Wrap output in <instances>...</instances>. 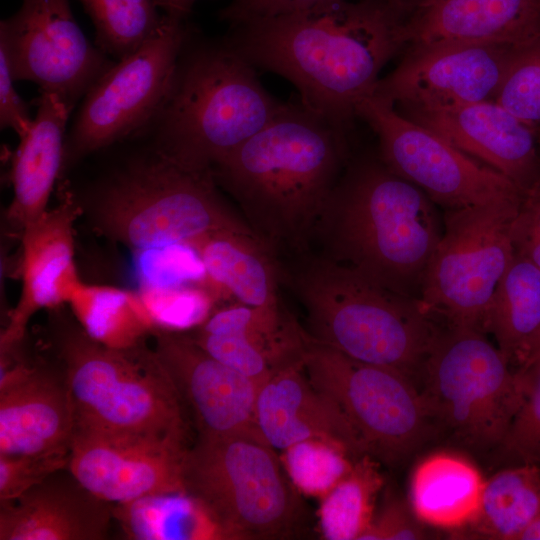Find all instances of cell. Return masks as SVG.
Wrapping results in <instances>:
<instances>
[{"instance_id":"2e32d148","label":"cell","mask_w":540,"mask_h":540,"mask_svg":"<svg viewBox=\"0 0 540 540\" xmlns=\"http://www.w3.org/2000/svg\"><path fill=\"white\" fill-rule=\"evenodd\" d=\"M187 441L75 430L68 469L93 494L111 503L184 490Z\"/></svg>"},{"instance_id":"9a60e30c","label":"cell","mask_w":540,"mask_h":540,"mask_svg":"<svg viewBox=\"0 0 540 540\" xmlns=\"http://www.w3.org/2000/svg\"><path fill=\"white\" fill-rule=\"evenodd\" d=\"M517 50L469 42L407 47L373 95L402 111L495 101Z\"/></svg>"},{"instance_id":"ac0fdd59","label":"cell","mask_w":540,"mask_h":540,"mask_svg":"<svg viewBox=\"0 0 540 540\" xmlns=\"http://www.w3.org/2000/svg\"><path fill=\"white\" fill-rule=\"evenodd\" d=\"M74 429L62 371L1 357L0 454H67Z\"/></svg>"},{"instance_id":"7dc6e473","label":"cell","mask_w":540,"mask_h":540,"mask_svg":"<svg viewBox=\"0 0 540 540\" xmlns=\"http://www.w3.org/2000/svg\"><path fill=\"white\" fill-rule=\"evenodd\" d=\"M536 134H537V140L540 146V128L536 130Z\"/></svg>"},{"instance_id":"3957f363","label":"cell","mask_w":540,"mask_h":540,"mask_svg":"<svg viewBox=\"0 0 540 540\" xmlns=\"http://www.w3.org/2000/svg\"><path fill=\"white\" fill-rule=\"evenodd\" d=\"M435 205L381 160L355 162L326 201L310 250L318 245L313 253L418 299L444 230Z\"/></svg>"},{"instance_id":"e575fe53","label":"cell","mask_w":540,"mask_h":540,"mask_svg":"<svg viewBox=\"0 0 540 540\" xmlns=\"http://www.w3.org/2000/svg\"><path fill=\"white\" fill-rule=\"evenodd\" d=\"M495 102L535 130L540 128V40L517 50Z\"/></svg>"},{"instance_id":"d4e9b609","label":"cell","mask_w":540,"mask_h":540,"mask_svg":"<svg viewBox=\"0 0 540 540\" xmlns=\"http://www.w3.org/2000/svg\"><path fill=\"white\" fill-rule=\"evenodd\" d=\"M72 108L58 95L42 92L29 131L13 155V199L9 216L21 231L48 209L64 160V136Z\"/></svg>"},{"instance_id":"44dd1931","label":"cell","mask_w":540,"mask_h":540,"mask_svg":"<svg viewBox=\"0 0 540 540\" xmlns=\"http://www.w3.org/2000/svg\"><path fill=\"white\" fill-rule=\"evenodd\" d=\"M189 337L259 385L299 361L309 339L285 308L265 310L238 302L208 316Z\"/></svg>"},{"instance_id":"7a4b0ae2","label":"cell","mask_w":540,"mask_h":540,"mask_svg":"<svg viewBox=\"0 0 540 540\" xmlns=\"http://www.w3.org/2000/svg\"><path fill=\"white\" fill-rule=\"evenodd\" d=\"M346 159L345 132L301 103L288 102L212 173L263 243L277 257H295L310 251Z\"/></svg>"},{"instance_id":"4316f807","label":"cell","mask_w":540,"mask_h":540,"mask_svg":"<svg viewBox=\"0 0 540 540\" xmlns=\"http://www.w3.org/2000/svg\"><path fill=\"white\" fill-rule=\"evenodd\" d=\"M485 481L464 457L432 454L412 474L411 509L421 523L459 533L476 519Z\"/></svg>"},{"instance_id":"d6a6232c","label":"cell","mask_w":540,"mask_h":540,"mask_svg":"<svg viewBox=\"0 0 540 540\" xmlns=\"http://www.w3.org/2000/svg\"><path fill=\"white\" fill-rule=\"evenodd\" d=\"M79 1L94 24L97 47L117 60L135 52L165 18L153 0Z\"/></svg>"},{"instance_id":"d6986e66","label":"cell","mask_w":540,"mask_h":540,"mask_svg":"<svg viewBox=\"0 0 540 540\" xmlns=\"http://www.w3.org/2000/svg\"><path fill=\"white\" fill-rule=\"evenodd\" d=\"M402 115L503 174L523 192L540 180L536 130L495 101L404 110Z\"/></svg>"},{"instance_id":"9c48e42d","label":"cell","mask_w":540,"mask_h":540,"mask_svg":"<svg viewBox=\"0 0 540 540\" xmlns=\"http://www.w3.org/2000/svg\"><path fill=\"white\" fill-rule=\"evenodd\" d=\"M420 379L432 420L479 448L502 444L525 397L524 372L471 328L442 329Z\"/></svg>"},{"instance_id":"b9f144b4","label":"cell","mask_w":540,"mask_h":540,"mask_svg":"<svg viewBox=\"0 0 540 540\" xmlns=\"http://www.w3.org/2000/svg\"><path fill=\"white\" fill-rule=\"evenodd\" d=\"M14 81L6 48L0 43V126L1 129H13L21 138L29 131L33 119L29 107L18 95Z\"/></svg>"},{"instance_id":"ffe728a7","label":"cell","mask_w":540,"mask_h":540,"mask_svg":"<svg viewBox=\"0 0 540 540\" xmlns=\"http://www.w3.org/2000/svg\"><path fill=\"white\" fill-rule=\"evenodd\" d=\"M81 206L63 188L56 206L47 209L21 231L22 288L9 323L1 334V352L15 349L23 339L31 317L44 308L68 300L82 282L74 261V222Z\"/></svg>"},{"instance_id":"5bb4252c","label":"cell","mask_w":540,"mask_h":540,"mask_svg":"<svg viewBox=\"0 0 540 540\" xmlns=\"http://www.w3.org/2000/svg\"><path fill=\"white\" fill-rule=\"evenodd\" d=\"M0 43L15 81H32L72 109L114 64L87 40L69 0H23L14 15L0 22Z\"/></svg>"},{"instance_id":"f546056e","label":"cell","mask_w":540,"mask_h":540,"mask_svg":"<svg viewBox=\"0 0 540 540\" xmlns=\"http://www.w3.org/2000/svg\"><path fill=\"white\" fill-rule=\"evenodd\" d=\"M540 514V466L525 463L499 471L485 481L476 519L460 535L521 540Z\"/></svg>"},{"instance_id":"ba28073f","label":"cell","mask_w":540,"mask_h":540,"mask_svg":"<svg viewBox=\"0 0 540 540\" xmlns=\"http://www.w3.org/2000/svg\"><path fill=\"white\" fill-rule=\"evenodd\" d=\"M283 468L261 434L198 435L184 457V490L226 540L284 539L294 534L301 506Z\"/></svg>"},{"instance_id":"603a6c76","label":"cell","mask_w":540,"mask_h":540,"mask_svg":"<svg viewBox=\"0 0 540 540\" xmlns=\"http://www.w3.org/2000/svg\"><path fill=\"white\" fill-rule=\"evenodd\" d=\"M407 47L487 43L521 49L540 40V0H424L404 25Z\"/></svg>"},{"instance_id":"836d02e7","label":"cell","mask_w":540,"mask_h":540,"mask_svg":"<svg viewBox=\"0 0 540 540\" xmlns=\"http://www.w3.org/2000/svg\"><path fill=\"white\" fill-rule=\"evenodd\" d=\"M281 461L294 487L321 499L346 476L355 460L337 445L309 439L284 449Z\"/></svg>"},{"instance_id":"52a82bcc","label":"cell","mask_w":540,"mask_h":540,"mask_svg":"<svg viewBox=\"0 0 540 540\" xmlns=\"http://www.w3.org/2000/svg\"><path fill=\"white\" fill-rule=\"evenodd\" d=\"M75 430L187 441L183 401L154 350L108 347L79 324L56 332Z\"/></svg>"},{"instance_id":"7402d4cb","label":"cell","mask_w":540,"mask_h":540,"mask_svg":"<svg viewBox=\"0 0 540 540\" xmlns=\"http://www.w3.org/2000/svg\"><path fill=\"white\" fill-rule=\"evenodd\" d=\"M255 416L264 440L274 449L318 439L341 447L354 460L367 454L337 404L310 382L302 358L259 386Z\"/></svg>"},{"instance_id":"ab89813d","label":"cell","mask_w":540,"mask_h":540,"mask_svg":"<svg viewBox=\"0 0 540 540\" xmlns=\"http://www.w3.org/2000/svg\"><path fill=\"white\" fill-rule=\"evenodd\" d=\"M420 523L407 504L400 499L389 498L360 540L424 539Z\"/></svg>"},{"instance_id":"f35d334b","label":"cell","mask_w":540,"mask_h":540,"mask_svg":"<svg viewBox=\"0 0 540 540\" xmlns=\"http://www.w3.org/2000/svg\"><path fill=\"white\" fill-rule=\"evenodd\" d=\"M510 234L514 252L540 269V180L523 192Z\"/></svg>"},{"instance_id":"484cf974","label":"cell","mask_w":540,"mask_h":540,"mask_svg":"<svg viewBox=\"0 0 540 540\" xmlns=\"http://www.w3.org/2000/svg\"><path fill=\"white\" fill-rule=\"evenodd\" d=\"M188 247L205 274L238 303L265 310L285 308L279 294L280 260L253 231H219Z\"/></svg>"},{"instance_id":"ee69618b","label":"cell","mask_w":540,"mask_h":540,"mask_svg":"<svg viewBox=\"0 0 540 540\" xmlns=\"http://www.w3.org/2000/svg\"><path fill=\"white\" fill-rule=\"evenodd\" d=\"M539 361H540V334L532 343L521 366L518 369L526 368Z\"/></svg>"},{"instance_id":"f1b7e54d","label":"cell","mask_w":540,"mask_h":540,"mask_svg":"<svg viewBox=\"0 0 540 540\" xmlns=\"http://www.w3.org/2000/svg\"><path fill=\"white\" fill-rule=\"evenodd\" d=\"M114 519L133 540H223L221 528L185 491L150 495L113 505Z\"/></svg>"},{"instance_id":"1f68e13d","label":"cell","mask_w":540,"mask_h":540,"mask_svg":"<svg viewBox=\"0 0 540 540\" xmlns=\"http://www.w3.org/2000/svg\"><path fill=\"white\" fill-rule=\"evenodd\" d=\"M377 460L365 454L323 498L319 508L322 534L329 540H360L375 514V502L383 486Z\"/></svg>"},{"instance_id":"5b68a950","label":"cell","mask_w":540,"mask_h":540,"mask_svg":"<svg viewBox=\"0 0 540 540\" xmlns=\"http://www.w3.org/2000/svg\"><path fill=\"white\" fill-rule=\"evenodd\" d=\"M284 104L265 90L225 36L203 39L193 29L167 100L150 124L154 151L190 170H212Z\"/></svg>"},{"instance_id":"f6af8a7d","label":"cell","mask_w":540,"mask_h":540,"mask_svg":"<svg viewBox=\"0 0 540 540\" xmlns=\"http://www.w3.org/2000/svg\"><path fill=\"white\" fill-rule=\"evenodd\" d=\"M521 540H540V514L524 532Z\"/></svg>"},{"instance_id":"4dcf8cb0","label":"cell","mask_w":540,"mask_h":540,"mask_svg":"<svg viewBox=\"0 0 540 540\" xmlns=\"http://www.w3.org/2000/svg\"><path fill=\"white\" fill-rule=\"evenodd\" d=\"M67 304L82 329L108 347L137 346L156 329L140 295L125 289L81 282Z\"/></svg>"},{"instance_id":"83f0119b","label":"cell","mask_w":540,"mask_h":540,"mask_svg":"<svg viewBox=\"0 0 540 540\" xmlns=\"http://www.w3.org/2000/svg\"><path fill=\"white\" fill-rule=\"evenodd\" d=\"M487 332L518 368L540 334V269L516 253L494 293Z\"/></svg>"},{"instance_id":"7c38bea8","label":"cell","mask_w":540,"mask_h":540,"mask_svg":"<svg viewBox=\"0 0 540 540\" xmlns=\"http://www.w3.org/2000/svg\"><path fill=\"white\" fill-rule=\"evenodd\" d=\"M192 30L187 20L165 14L152 37L95 82L65 142L64 160H76L150 126L167 100Z\"/></svg>"},{"instance_id":"74e56055","label":"cell","mask_w":540,"mask_h":540,"mask_svg":"<svg viewBox=\"0 0 540 540\" xmlns=\"http://www.w3.org/2000/svg\"><path fill=\"white\" fill-rule=\"evenodd\" d=\"M69 453L48 455L0 454V503L10 502L54 472L68 467Z\"/></svg>"},{"instance_id":"8d00e7d4","label":"cell","mask_w":540,"mask_h":540,"mask_svg":"<svg viewBox=\"0 0 540 540\" xmlns=\"http://www.w3.org/2000/svg\"><path fill=\"white\" fill-rule=\"evenodd\" d=\"M520 370L525 397L501 445L522 462L540 464V361Z\"/></svg>"},{"instance_id":"cb8c5ba5","label":"cell","mask_w":540,"mask_h":540,"mask_svg":"<svg viewBox=\"0 0 540 540\" xmlns=\"http://www.w3.org/2000/svg\"><path fill=\"white\" fill-rule=\"evenodd\" d=\"M113 505L89 491L67 468L19 498L0 503V540H103Z\"/></svg>"},{"instance_id":"6da1fadb","label":"cell","mask_w":540,"mask_h":540,"mask_svg":"<svg viewBox=\"0 0 540 540\" xmlns=\"http://www.w3.org/2000/svg\"><path fill=\"white\" fill-rule=\"evenodd\" d=\"M410 12L399 0H338L230 26L225 37L254 68L287 79L305 108L347 133L383 66L406 46Z\"/></svg>"},{"instance_id":"30bf717a","label":"cell","mask_w":540,"mask_h":540,"mask_svg":"<svg viewBox=\"0 0 540 540\" xmlns=\"http://www.w3.org/2000/svg\"><path fill=\"white\" fill-rule=\"evenodd\" d=\"M521 200L445 211L418 298L426 313L487 333L494 293L515 254L510 231Z\"/></svg>"},{"instance_id":"60d3db41","label":"cell","mask_w":540,"mask_h":540,"mask_svg":"<svg viewBox=\"0 0 540 540\" xmlns=\"http://www.w3.org/2000/svg\"><path fill=\"white\" fill-rule=\"evenodd\" d=\"M338 0H231L219 11V19L235 26L288 15Z\"/></svg>"},{"instance_id":"4fadbf2b","label":"cell","mask_w":540,"mask_h":540,"mask_svg":"<svg viewBox=\"0 0 540 540\" xmlns=\"http://www.w3.org/2000/svg\"><path fill=\"white\" fill-rule=\"evenodd\" d=\"M356 116L376 133L381 162L446 210L523 195L509 178L406 118L389 102L368 96L358 103Z\"/></svg>"},{"instance_id":"7bdbcfd3","label":"cell","mask_w":540,"mask_h":540,"mask_svg":"<svg viewBox=\"0 0 540 540\" xmlns=\"http://www.w3.org/2000/svg\"><path fill=\"white\" fill-rule=\"evenodd\" d=\"M158 9L164 11V14L177 18L187 20L188 16L192 12L194 4L198 0H153Z\"/></svg>"},{"instance_id":"bcb514c9","label":"cell","mask_w":540,"mask_h":540,"mask_svg":"<svg viewBox=\"0 0 540 540\" xmlns=\"http://www.w3.org/2000/svg\"><path fill=\"white\" fill-rule=\"evenodd\" d=\"M399 1L412 11L416 6H418L424 0H399Z\"/></svg>"},{"instance_id":"8fae6325","label":"cell","mask_w":540,"mask_h":540,"mask_svg":"<svg viewBox=\"0 0 540 540\" xmlns=\"http://www.w3.org/2000/svg\"><path fill=\"white\" fill-rule=\"evenodd\" d=\"M304 371L333 400L367 454L387 464L408 457L431 432V416L415 381L403 373L355 360L308 339Z\"/></svg>"},{"instance_id":"277c9868","label":"cell","mask_w":540,"mask_h":540,"mask_svg":"<svg viewBox=\"0 0 540 540\" xmlns=\"http://www.w3.org/2000/svg\"><path fill=\"white\" fill-rule=\"evenodd\" d=\"M281 263L282 284L302 304L309 338L415 381L442 329L418 299L388 290L313 252Z\"/></svg>"},{"instance_id":"d590c367","label":"cell","mask_w":540,"mask_h":540,"mask_svg":"<svg viewBox=\"0 0 540 540\" xmlns=\"http://www.w3.org/2000/svg\"><path fill=\"white\" fill-rule=\"evenodd\" d=\"M156 329L197 327L207 317L209 302L197 290L180 285H146L139 293Z\"/></svg>"},{"instance_id":"e0dca14e","label":"cell","mask_w":540,"mask_h":540,"mask_svg":"<svg viewBox=\"0 0 540 540\" xmlns=\"http://www.w3.org/2000/svg\"><path fill=\"white\" fill-rule=\"evenodd\" d=\"M153 334L154 351L190 407L198 435L261 434L255 416L257 382L208 354L189 336L163 329Z\"/></svg>"},{"instance_id":"8992f818","label":"cell","mask_w":540,"mask_h":540,"mask_svg":"<svg viewBox=\"0 0 540 540\" xmlns=\"http://www.w3.org/2000/svg\"><path fill=\"white\" fill-rule=\"evenodd\" d=\"M218 187L212 170L187 169L153 150L100 182L89 214L100 234L142 251L190 246L219 231H253Z\"/></svg>"}]
</instances>
